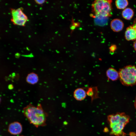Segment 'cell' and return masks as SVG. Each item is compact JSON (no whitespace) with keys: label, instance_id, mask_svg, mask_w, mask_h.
I'll list each match as a JSON object with an SVG mask.
<instances>
[{"label":"cell","instance_id":"e0dca14e","mask_svg":"<svg viewBox=\"0 0 136 136\" xmlns=\"http://www.w3.org/2000/svg\"><path fill=\"white\" fill-rule=\"evenodd\" d=\"M133 47L134 49L136 51V40L134 41L133 43Z\"/></svg>","mask_w":136,"mask_h":136},{"label":"cell","instance_id":"5bb4252c","mask_svg":"<svg viewBox=\"0 0 136 136\" xmlns=\"http://www.w3.org/2000/svg\"><path fill=\"white\" fill-rule=\"evenodd\" d=\"M115 4L117 9H124L128 5V2L127 0H117L115 1Z\"/></svg>","mask_w":136,"mask_h":136},{"label":"cell","instance_id":"4fadbf2b","mask_svg":"<svg viewBox=\"0 0 136 136\" xmlns=\"http://www.w3.org/2000/svg\"><path fill=\"white\" fill-rule=\"evenodd\" d=\"M134 14V12L133 10L129 8H126L124 9L122 13V16L123 18L128 20L132 19Z\"/></svg>","mask_w":136,"mask_h":136},{"label":"cell","instance_id":"ffe728a7","mask_svg":"<svg viewBox=\"0 0 136 136\" xmlns=\"http://www.w3.org/2000/svg\"><path fill=\"white\" fill-rule=\"evenodd\" d=\"M19 136H24V135H19Z\"/></svg>","mask_w":136,"mask_h":136},{"label":"cell","instance_id":"277c9868","mask_svg":"<svg viewBox=\"0 0 136 136\" xmlns=\"http://www.w3.org/2000/svg\"><path fill=\"white\" fill-rule=\"evenodd\" d=\"M111 0H96L93 3L92 8L96 16L108 17L111 16Z\"/></svg>","mask_w":136,"mask_h":136},{"label":"cell","instance_id":"ba28073f","mask_svg":"<svg viewBox=\"0 0 136 136\" xmlns=\"http://www.w3.org/2000/svg\"><path fill=\"white\" fill-rule=\"evenodd\" d=\"M124 26L123 22L119 19H114L111 22V28L114 32H118L121 31L123 29Z\"/></svg>","mask_w":136,"mask_h":136},{"label":"cell","instance_id":"ac0fdd59","mask_svg":"<svg viewBox=\"0 0 136 136\" xmlns=\"http://www.w3.org/2000/svg\"><path fill=\"white\" fill-rule=\"evenodd\" d=\"M132 25L136 29V19L134 20L133 24Z\"/></svg>","mask_w":136,"mask_h":136},{"label":"cell","instance_id":"5b68a950","mask_svg":"<svg viewBox=\"0 0 136 136\" xmlns=\"http://www.w3.org/2000/svg\"><path fill=\"white\" fill-rule=\"evenodd\" d=\"M23 9L19 8L17 9H11V21L15 25L24 26L28 20L27 16L23 11Z\"/></svg>","mask_w":136,"mask_h":136},{"label":"cell","instance_id":"d6986e66","mask_svg":"<svg viewBox=\"0 0 136 136\" xmlns=\"http://www.w3.org/2000/svg\"><path fill=\"white\" fill-rule=\"evenodd\" d=\"M1 97L0 96V103H1Z\"/></svg>","mask_w":136,"mask_h":136},{"label":"cell","instance_id":"2e32d148","mask_svg":"<svg viewBox=\"0 0 136 136\" xmlns=\"http://www.w3.org/2000/svg\"><path fill=\"white\" fill-rule=\"evenodd\" d=\"M35 1L36 3L38 4L42 5L46 1L45 0H35Z\"/></svg>","mask_w":136,"mask_h":136},{"label":"cell","instance_id":"6da1fadb","mask_svg":"<svg viewBox=\"0 0 136 136\" xmlns=\"http://www.w3.org/2000/svg\"><path fill=\"white\" fill-rule=\"evenodd\" d=\"M23 113L29 123L36 127L46 125L48 115L40 104L35 106L30 103L23 108Z\"/></svg>","mask_w":136,"mask_h":136},{"label":"cell","instance_id":"8fae6325","mask_svg":"<svg viewBox=\"0 0 136 136\" xmlns=\"http://www.w3.org/2000/svg\"><path fill=\"white\" fill-rule=\"evenodd\" d=\"M39 80V78L38 75L34 72L28 74L26 78V82L30 84H35L38 82Z\"/></svg>","mask_w":136,"mask_h":136},{"label":"cell","instance_id":"9a60e30c","mask_svg":"<svg viewBox=\"0 0 136 136\" xmlns=\"http://www.w3.org/2000/svg\"><path fill=\"white\" fill-rule=\"evenodd\" d=\"M117 47L115 45H112L109 48L110 52L111 53H114L116 50Z\"/></svg>","mask_w":136,"mask_h":136},{"label":"cell","instance_id":"7a4b0ae2","mask_svg":"<svg viewBox=\"0 0 136 136\" xmlns=\"http://www.w3.org/2000/svg\"><path fill=\"white\" fill-rule=\"evenodd\" d=\"M129 119V117L124 113L109 115L108 120L111 129V134L118 136L122 135L124 133L123 130Z\"/></svg>","mask_w":136,"mask_h":136},{"label":"cell","instance_id":"3957f363","mask_svg":"<svg viewBox=\"0 0 136 136\" xmlns=\"http://www.w3.org/2000/svg\"><path fill=\"white\" fill-rule=\"evenodd\" d=\"M119 78L122 84L126 86H132L136 84V67L128 65L120 69Z\"/></svg>","mask_w":136,"mask_h":136},{"label":"cell","instance_id":"30bf717a","mask_svg":"<svg viewBox=\"0 0 136 136\" xmlns=\"http://www.w3.org/2000/svg\"><path fill=\"white\" fill-rule=\"evenodd\" d=\"M106 75L108 79L115 81L119 78V74L116 70L112 67L109 68L106 72Z\"/></svg>","mask_w":136,"mask_h":136},{"label":"cell","instance_id":"7c38bea8","mask_svg":"<svg viewBox=\"0 0 136 136\" xmlns=\"http://www.w3.org/2000/svg\"><path fill=\"white\" fill-rule=\"evenodd\" d=\"M86 94L91 97V100L98 98V91L96 87H88L86 91Z\"/></svg>","mask_w":136,"mask_h":136},{"label":"cell","instance_id":"8992f818","mask_svg":"<svg viewBox=\"0 0 136 136\" xmlns=\"http://www.w3.org/2000/svg\"><path fill=\"white\" fill-rule=\"evenodd\" d=\"M8 131L12 135H16L19 134L22 131V126L21 123L18 122H14L9 124Z\"/></svg>","mask_w":136,"mask_h":136},{"label":"cell","instance_id":"52a82bcc","mask_svg":"<svg viewBox=\"0 0 136 136\" xmlns=\"http://www.w3.org/2000/svg\"><path fill=\"white\" fill-rule=\"evenodd\" d=\"M126 39L128 41L136 40V29L133 25L130 26L126 29L125 33Z\"/></svg>","mask_w":136,"mask_h":136},{"label":"cell","instance_id":"9c48e42d","mask_svg":"<svg viewBox=\"0 0 136 136\" xmlns=\"http://www.w3.org/2000/svg\"><path fill=\"white\" fill-rule=\"evenodd\" d=\"M86 95V91L82 88H77L74 92V98L78 101L83 100L85 98Z\"/></svg>","mask_w":136,"mask_h":136}]
</instances>
